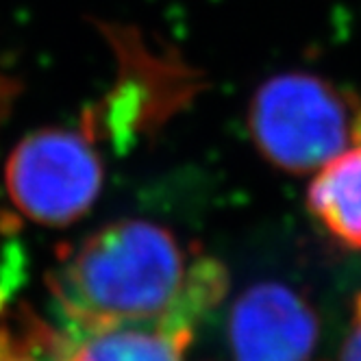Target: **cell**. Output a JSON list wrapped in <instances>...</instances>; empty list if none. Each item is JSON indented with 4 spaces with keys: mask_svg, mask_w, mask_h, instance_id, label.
<instances>
[{
    "mask_svg": "<svg viewBox=\"0 0 361 361\" xmlns=\"http://www.w3.org/2000/svg\"><path fill=\"white\" fill-rule=\"evenodd\" d=\"M46 288L68 333L124 324L196 331L228 292L216 257L152 220L126 218L57 250Z\"/></svg>",
    "mask_w": 361,
    "mask_h": 361,
    "instance_id": "1",
    "label": "cell"
},
{
    "mask_svg": "<svg viewBox=\"0 0 361 361\" xmlns=\"http://www.w3.org/2000/svg\"><path fill=\"white\" fill-rule=\"evenodd\" d=\"M246 122L270 166L309 174L361 144V98L312 72H281L255 90Z\"/></svg>",
    "mask_w": 361,
    "mask_h": 361,
    "instance_id": "2",
    "label": "cell"
},
{
    "mask_svg": "<svg viewBox=\"0 0 361 361\" xmlns=\"http://www.w3.org/2000/svg\"><path fill=\"white\" fill-rule=\"evenodd\" d=\"M100 154L94 140L70 128L46 126L22 137L5 166L13 207L42 226L81 220L102 192Z\"/></svg>",
    "mask_w": 361,
    "mask_h": 361,
    "instance_id": "3",
    "label": "cell"
},
{
    "mask_svg": "<svg viewBox=\"0 0 361 361\" xmlns=\"http://www.w3.org/2000/svg\"><path fill=\"white\" fill-rule=\"evenodd\" d=\"M318 335L316 309L279 281H259L244 290L228 316L235 361H312Z\"/></svg>",
    "mask_w": 361,
    "mask_h": 361,
    "instance_id": "4",
    "label": "cell"
},
{
    "mask_svg": "<svg viewBox=\"0 0 361 361\" xmlns=\"http://www.w3.org/2000/svg\"><path fill=\"white\" fill-rule=\"evenodd\" d=\"M194 333L166 324L61 331L59 361H183Z\"/></svg>",
    "mask_w": 361,
    "mask_h": 361,
    "instance_id": "5",
    "label": "cell"
},
{
    "mask_svg": "<svg viewBox=\"0 0 361 361\" xmlns=\"http://www.w3.org/2000/svg\"><path fill=\"white\" fill-rule=\"evenodd\" d=\"M305 200L309 214L335 242L361 250V144L324 164Z\"/></svg>",
    "mask_w": 361,
    "mask_h": 361,
    "instance_id": "6",
    "label": "cell"
},
{
    "mask_svg": "<svg viewBox=\"0 0 361 361\" xmlns=\"http://www.w3.org/2000/svg\"><path fill=\"white\" fill-rule=\"evenodd\" d=\"M61 331L20 305L0 316V361H59Z\"/></svg>",
    "mask_w": 361,
    "mask_h": 361,
    "instance_id": "7",
    "label": "cell"
},
{
    "mask_svg": "<svg viewBox=\"0 0 361 361\" xmlns=\"http://www.w3.org/2000/svg\"><path fill=\"white\" fill-rule=\"evenodd\" d=\"M27 279V252L18 238L16 222L0 214V314L7 312L11 298Z\"/></svg>",
    "mask_w": 361,
    "mask_h": 361,
    "instance_id": "8",
    "label": "cell"
},
{
    "mask_svg": "<svg viewBox=\"0 0 361 361\" xmlns=\"http://www.w3.org/2000/svg\"><path fill=\"white\" fill-rule=\"evenodd\" d=\"M338 361H361V292L353 300L350 326L344 338L342 350L338 355Z\"/></svg>",
    "mask_w": 361,
    "mask_h": 361,
    "instance_id": "9",
    "label": "cell"
}]
</instances>
